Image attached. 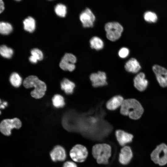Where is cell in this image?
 <instances>
[{
    "label": "cell",
    "mask_w": 167,
    "mask_h": 167,
    "mask_svg": "<svg viewBox=\"0 0 167 167\" xmlns=\"http://www.w3.org/2000/svg\"><path fill=\"white\" fill-rule=\"evenodd\" d=\"M132 157V152L131 148L125 146L121 149L119 155V161L122 164L126 165L131 161Z\"/></svg>",
    "instance_id": "5bb4252c"
},
{
    "label": "cell",
    "mask_w": 167,
    "mask_h": 167,
    "mask_svg": "<svg viewBox=\"0 0 167 167\" xmlns=\"http://www.w3.org/2000/svg\"><path fill=\"white\" fill-rule=\"evenodd\" d=\"M21 126V121L17 118L5 119L3 120L0 123V130L3 135L8 136L11 135L12 129L14 128L19 129Z\"/></svg>",
    "instance_id": "8992f818"
},
{
    "label": "cell",
    "mask_w": 167,
    "mask_h": 167,
    "mask_svg": "<svg viewBox=\"0 0 167 167\" xmlns=\"http://www.w3.org/2000/svg\"><path fill=\"white\" fill-rule=\"evenodd\" d=\"M88 154L87 148L81 144H76L71 150L70 155L74 161L82 162L86 159Z\"/></svg>",
    "instance_id": "52a82bcc"
},
{
    "label": "cell",
    "mask_w": 167,
    "mask_h": 167,
    "mask_svg": "<svg viewBox=\"0 0 167 167\" xmlns=\"http://www.w3.org/2000/svg\"><path fill=\"white\" fill-rule=\"evenodd\" d=\"M79 19L84 27H92L95 16L90 9L86 8L79 15Z\"/></svg>",
    "instance_id": "9c48e42d"
},
{
    "label": "cell",
    "mask_w": 167,
    "mask_h": 167,
    "mask_svg": "<svg viewBox=\"0 0 167 167\" xmlns=\"http://www.w3.org/2000/svg\"><path fill=\"white\" fill-rule=\"evenodd\" d=\"M115 135L119 143L122 146L131 142L133 138L131 134L120 130L116 131Z\"/></svg>",
    "instance_id": "4fadbf2b"
},
{
    "label": "cell",
    "mask_w": 167,
    "mask_h": 167,
    "mask_svg": "<svg viewBox=\"0 0 167 167\" xmlns=\"http://www.w3.org/2000/svg\"><path fill=\"white\" fill-rule=\"evenodd\" d=\"M124 100L123 98L120 96H114L106 103L107 108L110 110H114L121 106Z\"/></svg>",
    "instance_id": "2e32d148"
},
{
    "label": "cell",
    "mask_w": 167,
    "mask_h": 167,
    "mask_svg": "<svg viewBox=\"0 0 167 167\" xmlns=\"http://www.w3.org/2000/svg\"><path fill=\"white\" fill-rule=\"evenodd\" d=\"M134 83L135 87L140 91L144 90L148 84V80L145 79V75L143 72L139 73L135 77Z\"/></svg>",
    "instance_id": "7c38bea8"
},
{
    "label": "cell",
    "mask_w": 167,
    "mask_h": 167,
    "mask_svg": "<svg viewBox=\"0 0 167 167\" xmlns=\"http://www.w3.org/2000/svg\"><path fill=\"white\" fill-rule=\"evenodd\" d=\"M90 47L96 50L102 49L104 47V42L100 37L95 36L92 37L90 40Z\"/></svg>",
    "instance_id": "d6986e66"
},
{
    "label": "cell",
    "mask_w": 167,
    "mask_h": 167,
    "mask_svg": "<svg viewBox=\"0 0 167 167\" xmlns=\"http://www.w3.org/2000/svg\"><path fill=\"white\" fill-rule=\"evenodd\" d=\"M76 61V58L74 54L66 53L62 58L59 63V66L63 70L72 71L75 68V63Z\"/></svg>",
    "instance_id": "ba28073f"
},
{
    "label": "cell",
    "mask_w": 167,
    "mask_h": 167,
    "mask_svg": "<svg viewBox=\"0 0 167 167\" xmlns=\"http://www.w3.org/2000/svg\"><path fill=\"white\" fill-rule=\"evenodd\" d=\"M121 113L128 116L131 119L139 118L143 112V109L140 103L134 99L124 100L121 106Z\"/></svg>",
    "instance_id": "6da1fadb"
},
{
    "label": "cell",
    "mask_w": 167,
    "mask_h": 167,
    "mask_svg": "<svg viewBox=\"0 0 167 167\" xmlns=\"http://www.w3.org/2000/svg\"><path fill=\"white\" fill-rule=\"evenodd\" d=\"M13 51L12 49L4 45H2L0 47V53L3 57L10 58L12 57Z\"/></svg>",
    "instance_id": "44dd1931"
},
{
    "label": "cell",
    "mask_w": 167,
    "mask_h": 167,
    "mask_svg": "<svg viewBox=\"0 0 167 167\" xmlns=\"http://www.w3.org/2000/svg\"><path fill=\"white\" fill-rule=\"evenodd\" d=\"M125 68L127 71L135 73L139 71L141 68V66L135 58H131L126 62Z\"/></svg>",
    "instance_id": "9a60e30c"
},
{
    "label": "cell",
    "mask_w": 167,
    "mask_h": 167,
    "mask_svg": "<svg viewBox=\"0 0 167 167\" xmlns=\"http://www.w3.org/2000/svg\"><path fill=\"white\" fill-rule=\"evenodd\" d=\"M23 85L26 88L34 87L33 90L31 92L32 96L36 98H42L46 90L45 83L34 75H30L26 78L23 82Z\"/></svg>",
    "instance_id": "7a4b0ae2"
},
{
    "label": "cell",
    "mask_w": 167,
    "mask_h": 167,
    "mask_svg": "<svg viewBox=\"0 0 167 167\" xmlns=\"http://www.w3.org/2000/svg\"><path fill=\"white\" fill-rule=\"evenodd\" d=\"M24 30L30 32L34 31L35 28V22L32 17L29 16L25 19L23 21Z\"/></svg>",
    "instance_id": "ac0fdd59"
},
{
    "label": "cell",
    "mask_w": 167,
    "mask_h": 167,
    "mask_svg": "<svg viewBox=\"0 0 167 167\" xmlns=\"http://www.w3.org/2000/svg\"><path fill=\"white\" fill-rule=\"evenodd\" d=\"M12 30L11 25L8 23L1 22L0 23V32L2 34L8 35Z\"/></svg>",
    "instance_id": "cb8c5ba5"
},
{
    "label": "cell",
    "mask_w": 167,
    "mask_h": 167,
    "mask_svg": "<svg viewBox=\"0 0 167 167\" xmlns=\"http://www.w3.org/2000/svg\"><path fill=\"white\" fill-rule=\"evenodd\" d=\"M55 11L58 15L64 17L66 13V7L64 4H58L55 7Z\"/></svg>",
    "instance_id": "d4e9b609"
},
{
    "label": "cell",
    "mask_w": 167,
    "mask_h": 167,
    "mask_svg": "<svg viewBox=\"0 0 167 167\" xmlns=\"http://www.w3.org/2000/svg\"><path fill=\"white\" fill-rule=\"evenodd\" d=\"M129 53V49L125 47L122 48L119 51L118 54L119 56L122 58L127 57Z\"/></svg>",
    "instance_id": "83f0119b"
},
{
    "label": "cell",
    "mask_w": 167,
    "mask_h": 167,
    "mask_svg": "<svg viewBox=\"0 0 167 167\" xmlns=\"http://www.w3.org/2000/svg\"><path fill=\"white\" fill-rule=\"evenodd\" d=\"M63 167H77V165L71 161H67L63 165Z\"/></svg>",
    "instance_id": "f1b7e54d"
},
{
    "label": "cell",
    "mask_w": 167,
    "mask_h": 167,
    "mask_svg": "<svg viewBox=\"0 0 167 167\" xmlns=\"http://www.w3.org/2000/svg\"><path fill=\"white\" fill-rule=\"evenodd\" d=\"M61 87L66 94H71L73 92L75 84L68 79H65L61 82Z\"/></svg>",
    "instance_id": "e0dca14e"
},
{
    "label": "cell",
    "mask_w": 167,
    "mask_h": 167,
    "mask_svg": "<svg viewBox=\"0 0 167 167\" xmlns=\"http://www.w3.org/2000/svg\"><path fill=\"white\" fill-rule=\"evenodd\" d=\"M4 4L3 1L0 0V13H1L4 10Z\"/></svg>",
    "instance_id": "f546056e"
},
{
    "label": "cell",
    "mask_w": 167,
    "mask_h": 167,
    "mask_svg": "<svg viewBox=\"0 0 167 167\" xmlns=\"http://www.w3.org/2000/svg\"><path fill=\"white\" fill-rule=\"evenodd\" d=\"M90 78L93 86L94 87L103 86L107 84L106 75L104 72L99 71L97 73H92Z\"/></svg>",
    "instance_id": "8fae6325"
},
{
    "label": "cell",
    "mask_w": 167,
    "mask_h": 167,
    "mask_svg": "<svg viewBox=\"0 0 167 167\" xmlns=\"http://www.w3.org/2000/svg\"><path fill=\"white\" fill-rule=\"evenodd\" d=\"M10 80L11 84L15 87H19L22 83V79L19 75L14 72L11 75Z\"/></svg>",
    "instance_id": "7402d4cb"
},
{
    "label": "cell",
    "mask_w": 167,
    "mask_h": 167,
    "mask_svg": "<svg viewBox=\"0 0 167 167\" xmlns=\"http://www.w3.org/2000/svg\"><path fill=\"white\" fill-rule=\"evenodd\" d=\"M51 160L54 162L63 161L66 158V153L65 149L62 146H55L50 153Z\"/></svg>",
    "instance_id": "30bf717a"
},
{
    "label": "cell",
    "mask_w": 167,
    "mask_h": 167,
    "mask_svg": "<svg viewBox=\"0 0 167 167\" xmlns=\"http://www.w3.org/2000/svg\"><path fill=\"white\" fill-rule=\"evenodd\" d=\"M31 53L32 55L37 60L41 61L42 60L43 57V54L40 49L37 48L33 49L31 50Z\"/></svg>",
    "instance_id": "4316f807"
},
{
    "label": "cell",
    "mask_w": 167,
    "mask_h": 167,
    "mask_svg": "<svg viewBox=\"0 0 167 167\" xmlns=\"http://www.w3.org/2000/svg\"><path fill=\"white\" fill-rule=\"evenodd\" d=\"M144 18L145 20L149 22H154L157 19L156 15L155 13L150 11L145 13Z\"/></svg>",
    "instance_id": "484cf974"
},
{
    "label": "cell",
    "mask_w": 167,
    "mask_h": 167,
    "mask_svg": "<svg viewBox=\"0 0 167 167\" xmlns=\"http://www.w3.org/2000/svg\"><path fill=\"white\" fill-rule=\"evenodd\" d=\"M92 154L97 163L106 165L111 156V148L107 144H97L92 147Z\"/></svg>",
    "instance_id": "3957f363"
},
{
    "label": "cell",
    "mask_w": 167,
    "mask_h": 167,
    "mask_svg": "<svg viewBox=\"0 0 167 167\" xmlns=\"http://www.w3.org/2000/svg\"><path fill=\"white\" fill-rule=\"evenodd\" d=\"M152 160L156 164L163 165L167 163V146L162 143L158 146L151 155Z\"/></svg>",
    "instance_id": "5b68a950"
},
{
    "label": "cell",
    "mask_w": 167,
    "mask_h": 167,
    "mask_svg": "<svg viewBox=\"0 0 167 167\" xmlns=\"http://www.w3.org/2000/svg\"><path fill=\"white\" fill-rule=\"evenodd\" d=\"M160 85L162 87L167 86V71L155 75Z\"/></svg>",
    "instance_id": "ffe728a7"
},
{
    "label": "cell",
    "mask_w": 167,
    "mask_h": 167,
    "mask_svg": "<svg viewBox=\"0 0 167 167\" xmlns=\"http://www.w3.org/2000/svg\"><path fill=\"white\" fill-rule=\"evenodd\" d=\"M107 38L109 40L114 41L121 36L123 30L122 25L117 22L107 23L105 26Z\"/></svg>",
    "instance_id": "277c9868"
},
{
    "label": "cell",
    "mask_w": 167,
    "mask_h": 167,
    "mask_svg": "<svg viewBox=\"0 0 167 167\" xmlns=\"http://www.w3.org/2000/svg\"><path fill=\"white\" fill-rule=\"evenodd\" d=\"M4 106L3 105H1L0 106V108H4Z\"/></svg>",
    "instance_id": "4dcf8cb0"
},
{
    "label": "cell",
    "mask_w": 167,
    "mask_h": 167,
    "mask_svg": "<svg viewBox=\"0 0 167 167\" xmlns=\"http://www.w3.org/2000/svg\"><path fill=\"white\" fill-rule=\"evenodd\" d=\"M53 105L56 108L62 107L65 103L63 97L59 94L55 95L52 98Z\"/></svg>",
    "instance_id": "603a6c76"
}]
</instances>
